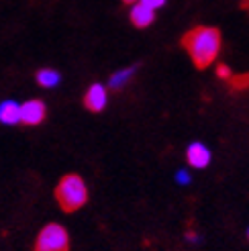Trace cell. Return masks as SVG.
Returning a JSON list of instances; mask_svg holds the SVG:
<instances>
[{
	"mask_svg": "<svg viewBox=\"0 0 249 251\" xmlns=\"http://www.w3.org/2000/svg\"><path fill=\"white\" fill-rule=\"evenodd\" d=\"M133 74H135V68H124V70H121V72H117V74H113V76H110L108 86L115 88V90H117V88H123L124 84L131 80Z\"/></svg>",
	"mask_w": 249,
	"mask_h": 251,
	"instance_id": "obj_10",
	"label": "cell"
},
{
	"mask_svg": "<svg viewBox=\"0 0 249 251\" xmlns=\"http://www.w3.org/2000/svg\"><path fill=\"white\" fill-rule=\"evenodd\" d=\"M123 2H127V4H133V2H137V0H123Z\"/></svg>",
	"mask_w": 249,
	"mask_h": 251,
	"instance_id": "obj_15",
	"label": "cell"
},
{
	"mask_svg": "<svg viewBox=\"0 0 249 251\" xmlns=\"http://www.w3.org/2000/svg\"><path fill=\"white\" fill-rule=\"evenodd\" d=\"M0 123H4V125L21 123V106L15 100H6V102L0 104Z\"/></svg>",
	"mask_w": 249,
	"mask_h": 251,
	"instance_id": "obj_8",
	"label": "cell"
},
{
	"mask_svg": "<svg viewBox=\"0 0 249 251\" xmlns=\"http://www.w3.org/2000/svg\"><path fill=\"white\" fill-rule=\"evenodd\" d=\"M68 247H70L68 231L61 225L51 223L41 229L33 251H68Z\"/></svg>",
	"mask_w": 249,
	"mask_h": 251,
	"instance_id": "obj_3",
	"label": "cell"
},
{
	"mask_svg": "<svg viewBox=\"0 0 249 251\" xmlns=\"http://www.w3.org/2000/svg\"><path fill=\"white\" fill-rule=\"evenodd\" d=\"M153 21H155V10H151L149 6L141 4V2L133 6V10H131V23L135 25V27H139V29L149 27Z\"/></svg>",
	"mask_w": 249,
	"mask_h": 251,
	"instance_id": "obj_7",
	"label": "cell"
},
{
	"mask_svg": "<svg viewBox=\"0 0 249 251\" xmlns=\"http://www.w3.org/2000/svg\"><path fill=\"white\" fill-rule=\"evenodd\" d=\"M59 80H61L59 74L55 70H49V68L39 70V74H37V82H39V86H43V88H53L59 84Z\"/></svg>",
	"mask_w": 249,
	"mask_h": 251,
	"instance_id": "obj_9",
	"label": "cell"
},
{
	"mask_svg": "<svg viewBox=\"0 0 249 251\" xmlns=\"http://www.w3.org/2000/svg\"><path fill=\"white\" fill-rule=\"evenodd\" d=\"M247 239H249V229H247Z\"/></svg>",
	"mask_w": 249,
	"mask_h": 251,
	"instance_id": "obj_16",
	"label": "cell"
},
{
	"mask_svg": "<svg viewBox=\"0 0 249 251\" xmlns=\"http://www.w3.org/2000/svg\"><path fill=\"white\" fill-rule=\"evenodd\" d=\"M141 4L149 6L151 10H157V8H161V6L166 4V0H141Z\"/></svg>",
	"mask_w": 249,
	"mask_h": 251,
	"instance_id": "obj_13",
	"label": "cell"
},
{
	"mask_svg": "<svg viewBox=\"0 0 249 251\" xmlns=\"http://www.w3.org/2000/svg\"><path fill=\"white\" fill-rule=\"evenodd\" d=\"M217 76L223 80H231V70L225 64H221V66H217Z\"/></svg>",
	"mask_w": 249,
	"mask_h": 251,
	"instance_id": "obj_12",
	"label": "cell"
},
{
	"mask_svg": "<svg viewBox=\"0 0 249 251\" xmlns=\"http://www.w3.org/2000/svg\"><path fill=\"white\" fill-rule=\"evenodd\" d=\"M55 196L59 200L61 208L66 212H74L86 204V200H88V188H86L84 180L78 174H68L61 178L55 190Z\"/></svg>",
	"mask_w": 249,
	"mask_h": 251,
	"instance_id": "obj_2",
	"label": "cell"
},
{
	"mask_svg": "<svg viewBox=\"0 0 249 251\" xmlns=\"http://www.w3.org/2000/svg\"><path fill=\"white\" fill-rule=\"evenodd\" d=\"M106 102H108L106 88L100 86V84H92L88 88V92H86V96H84V106L88 110H92V112H100V110H104Z\"/></svg>",
	"mask_w": 249,
	"mask_h": 251,
	"instance_id": "obj_4",
	"label": "cell"
},
{
	"mask_svg": "<svg viewBox=\"0 0 249 251\" xmlns=\"http://www.w3.org/2000/svg\"><path fill=\"white\" fill-rule=\"evenodd\" d=\"M45 104L41 100H27L21 106V123L25 125H39L45 119Z\"/></svg>",
	"mask_w": 249,
	"mask_h": 251,
	"instance_id": "obj_5",
	"label": "cell"
},
{
	"mask_svg": "<svg viewBox=\"0 0 249 251\" xmlns=\"http://www.w3.org/2000/svg\"><path fill=\"white\" fill-rule=\"evenodd\" d=\"M176 180H178L180 184H190V174L186 172V170H180V172L176 174Z\"/></svg>",
	"mask_w": 249,
	"mask_h": 251,
	"instance_id": "obj_14",
	"label": "cell"
},
{
	"mask_svg": "<svg viewBox=\"0 0 249 251\" xmlns=\"http://www.w3.org/2000/svg\"><path fill=\"white\" fill-rule=\"evenodd\" d=\"M186 159H188V164L192 168L202 170L210 164V149L204 143H192L186 149Z\"/></svg>",
	"mask_w": 249,
	"mask_h": 251,
	"instance_id": "obj_6",
	"label": "cell"
},
{
	"mask_svg": "<svg viewBox=\"0 0 249 251\" xmlns=\"http://www.w3.org/2000/svg\"><path fill=\"white\" fill-rule=\"evenodd\" d=\"M182 45L198 70L208 68L221 51V33L213 27H196L184 35Z\"/></svg>",
	"mask_w": 249,
	"mask_h": 251,
	"instance_id": "obj_1",
	"label": "cell"
},
{
	"mask_svg": "<svg viewBox=\"0 0 249 251\" xmlns=\"http://www.w3.org/2000/svg\"><path fill=\"white\" fill-rule=\"evenodd\" d=\"M231 86L237 88V90H241V88H249V74H241V76H237V78L231 76Z\"/></svg>",
	"mask_w": 249,
	"mask_h": 251,
	"instance_id": "obj_11",
	"label": "cell"
}]
</instances>
